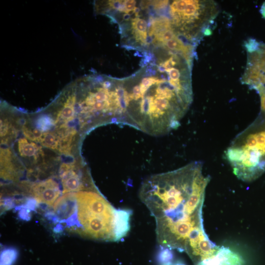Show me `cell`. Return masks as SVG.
<instances>
[{
  "label": "cell",
  "mask_w": 265,
  "mask_h": 265,
  "mask_svg": "<svg viewBox=\"0 0 265 265\" xmlns=\"http://www.w3.org/2000/svg\"><path fill=\"white\" fill-rule=\"evenodd\" d=\"M201 161H192L176 170L152 175L139 191L141 200L156 220L160 246L185 252L196 265L210 258L219 247L204 229L203 207L210 182Z\"/></svg>",
  "instance_id": "1"
},
{
  "label": "cell",
  "mask_w": 265,
  "mask_h": 265,
  "mask_svg": "<svg viewBox=\"0 0 265 265\" xmlns=\"http://www.w3.org/2000/svg\"><path fill=\"white\" fill-rule=\"evenodd\" d=\"M125 78V122L158 136L178 128L193 100L192 61L176 53L153 54Z\"/></svg>",
  "instance_id": "2"
},
{
  "label": "cell",
  "mask_w": 265,
  "mask_h": 265,
  "mask_svg": "<svg viewBox=\"0 0 265 265\" xmlns=\"http://www.w3.org/2000/svg\"><path fill=\"white\" fill-rule=\"evenodd\" d=\"M57 220L65 230L82 236L105 241H117L119 209L99 192L80 191L65 193L53 205Z\"/></svg>",
  "instance_id": "3"
},
{
  "label": "cell",
  "mask_w": 265,
  "mask_h": 265,
  "mask_svg": "<svg viewBox=\"0 0 265 265\" xmlns=\"http://www.w3.org/2000/svg\"><path fill=\"white\" fill-rule=\"evenodd\" d=\"M224 156L238 179H256L265 171V130L252 132L249 126L236 136Z\"/></svg>",
  "instance_id": "4"
},
{
  "label": "cell",
  "mask_w": 265,
  "mask_h": 265,
  "mask_svg": "<svg viewBox=\"0 0 265 265\" xmlns=\"http://www.w3.org/2000/svg\"><path fill=\"white\" fill-rule=\"evenodd\" d=\"M169 11L177 31L195 43L217 13L216 3L197 0H170Z\"/></svg>",
  "instance_id": "5"
},
{
  "label": "cell",
  "mask_w": 265,
  "mask_h": 265,
  "mask_svg": "<svg viewBox=\"0 0 265 265\" xmlns=\"http://www.w3.org/2000/svg\"><path fill=\"white\" fill-rule=\"evenodd\" d=\"M244 46L247 59L241 82L253 88L259 85L265 88V44L250 38L244 42Z\"/></svg>",
  "instance_id": "6"
},
{
  "label": "cell",
  "mask_w": 265,
  "mask_h": 265,
  "mask_svg": "<svg viewBox=\"0 0 265 265\" xmlns=\"http://www.w3.org/2000/svg\"><path fill=\"white\" fill-rule=\"evenodd\" d=\"M30 193L38 203L52 206L60 194L58 185L52 179L33 184Z\"/></svg>",
  "instance_id": "7"
},
{
  "label": "cell",
  "mask_w": 265,
  "mask_h": 265,
  "mask_svg": "<svg viewBox=\"0 0 265 265\" xmlns=\"http://www.w3.org/2000/svg\"><path fill=\"white\" fill-rule=\"evenodd\" d=\"M242 258L228 247H219L212 256L204 260L196 265H243Z\"/></svg>",
  "instance_id": "8"
},
{
  "label": "cell",
  "mask_w": 265,
  "mask_h": 265,
  "mask_svg": "<svg viewBox=\"0 0 265 265\" xmlns=\"http://www.w3.org/2000/svg\"><path fill=\"white\" fill-rule=\"evenodd\" d=\"M60 177L63 193L78 192L84 189V186L79 175L73 170V166L63 164L61 167Z\"/></svg>",
  "instance_id": "9"
},
{
  "label": "cell",
  "mask_w": 265,
  "mask_h": 265,
  "mask_svg": "<svg viewBox=\"0 0 265 265\" xmlns=\"http://www.w3.org/2000/svg\"><path fill=\"white\" fill-rule=\"evenodd\" d=\"M18 150L21 156L26 158H36L38 155V148L32 142H28L25 138L18 141Z\"/></svg>",
  "instance_id": "10"
},
{
  "label": "cell",
  "mask_w": 265,
  "mask_h": 265,
  "mask_svg": "<svg viewBox=\"0 0 265 265\" xmlns=\"http://www.w3.org/2000/svg\"><path fill=\"white\" fill-rule=\"evenodd\" d=\"M156 259L157 262L161 265L171 264L174 259V254L171 249L161 246L157 253Z\"/></svg>",
  "instance_id": "11"
},
{
  "label": "cell",
  "mask_w": 265,
  "mask_h": 265,
  "mask_svg": "<svg viewBox=\"0 0 265 265\" xmlns=\"http://www.w3.org/2000/svg\"><path fill=\"white\" fill-rule=\"evenodd\" d=\"M74 133L72 132L62 137L59 144L61 152L64 153H68L70 152Z\"/></svg>",
  "instance_id": "12"
},
{
  "label": "cell",
  "mask_w": 265,
  "mask_h": 265,
  "mask_svg": "<svg viewBox=\"0 0 265 265\" xmlns=\"http://www.w3.org/2000/svg\"><path fill=\"white\" fill-rule=\"evenodd\" d=\"M40 141L44 146L53 149L57 148L58 144L57 137L50 132L44 133Z\"/></svg>",
  "instance_id": "13"
},
{
  "label": "cell",
  "mask_w": 265,
  "mask_h": 265,
  "mask_svg": "<svg viewBox=\"0 0 265 265\" xmlns=\"http://www.w3.org/2000/svg\"><path fill=\"white\" fill-rule=\"evenodd\" d=\"M16 256L17 252L14 249H7L2 252L1 261L5 265H10L15 259Z\"/></svg>",
  "instance_id": "14"
},
{
  "label": "cell",
  "mask_w": 265,
  "mask_h": 265,
  "mask_svg": "<svg viewBox=\"0 0 265 265\" xmlns=\"http://www.w3.org/2000/svg\"><path fill=\"white\" fill-rule=\"evenodd\" d=\"M53 125V120L49 116H41L37 120V129L41 132L49 130Z\"/></svg>",
  "instance_id": "15"
},
{
  "label": "cell",
  "mask_w": 265,
  "mask_h": 265,
  "mask_svg": "<svg viewBox=\"0 0 265 265\" xmlns=\"http://www.w3.org/2000/svg\"><path fill=\"white\" fill-rule=\"evenodd\" d=\"M254 89L258 91L260 96L261 109L265 112V88L262 85H259Z\"/></svg>",
  "instance_id": "16"
},
{
  "label": "cell",
  "mask_w": 265,
  "mask_h": 265,
  "mask_svg": "<svg viewBox=\"0 0 265 265\" xmlns=\"http://www.w3.org/2000/svg\"><path fill=\"white\" fill-rule=\"evenodd\" d=\"M260 12L262 17L265 19V1L262 4Z\"/></svg>",
  "instance_id": "17"
},
{
  "label": "cell",
  "mask_w": 265,
  "mask_h": 265,
  "mask_svg": "<svg viewBox=\"0 0 265 265\" xmlns=\"http://www.w3.org/2000/svg\"><path fill=\"white\" fill-rule=\"evenodd\" d=\"M174 265H186L181 262H177Z\"/></svg>",
  "instance_id": "18"
},
{
  "label": "cell",
  "mask_w": 265,
  "mask_h": 265,
  "mask_svg": "<svg viewBox=\"0 0 265 265\" xmlns=\"http://www.w3.org/2000/svg\"><path fill=\"white\" fill-rule=\"evenodd\" d=\"M162 265H172L171 264H163Z\"/></svg>",
  "instance_id": "19"
}]
</instances>
